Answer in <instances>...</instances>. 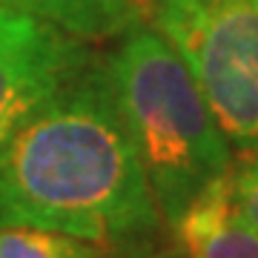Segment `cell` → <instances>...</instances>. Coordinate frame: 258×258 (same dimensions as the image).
Returning <instances> with one entry per match:
<instances>
[{
  "label": "cell",
  "mask_w": 258,
  "mask_h": 258,
  "mask_svg": "<svg viewBox=\"0 0 258 258\" xmlns=\"http://www.w3.org/2000/svg\"><path fill=\"white\" fill-rule=\"evenodd\" d=\"M0 227L98 244L158 230L155 198L103 60H89L0 147Z\"/></svg>",
  "instance_id": "cell-1"
},
{
  "label": "cell",
  "mask_w": 258,
  "mask_h": 258,
  "mask_svg": "<svg viewBox=\"0 0 258 258\" xmlns=\"http://www.w3.org/2000/svg\"><path fill=\"white\" fill-rule=\"evenodd\" d=\"M101 60L155 207L175 227L186 207L230 172V144L184 57L155 26L129 29Z\"/></svg>",
  "instance_id": "cell-2"
},
{
  "label": "cell",
  "mask_w": 258,
  "mask_h": 258,
  "mask_svg": "<svg viewBox=\"0 0 258 258\" xmlns=\"http://www.w3.org/2000/svg\"><path fill=\"white\" fill-rule=\"evenodd\" d=\"M152 20L184 57L227 144L258 155V9L249 0H161Z\"/></svg>",
  "instance_id": "cell-3"
},
{
  "label": "cell",
  "mask_w": 258,
  "mask_h": 258,
  "mask_svg": "<svg viewBox=\"0 0 258 258\" xmlns=\"http://www.w3.org/2000/svg\"><path fill=\"white\" fill-rule=\"evenodd\" d=\"M89 60L83 40L0 6V147Z\"/></svg>",
  "instance_id": "cell-4"
},
{
  "label": "cell",
  "mask_w": 258,
  "mask_h": 258,
  "mask_svg": "<svg viewBox=\"0 0 258 258\" xmlns=\"http://www.w3.org/2000/svg\"><path fill=\"white\" fill-rule=\"evenodd\" d=\"M175 232L189 258H258V232L232 207V172L212 181L186 207Z\"/></svg>",
  "instance_id": "cell-5"
},
{
  "label": "cell",
  "mask_w": 258,
  "mask_h": 258,
  "mask_svg": "<svg viewBox=\"0 0 258 258\" xmlns=\"http://www.w3.org/2000/svg\"><path fill=\"white\" fill-rule=\"evenodd\" d=\"M0 6L49 20L83 43L126 35L149 18L144 0H0Z\"/></svg>",
  "instance_id": "cell-6"
},
{
  "label": "cell",
  "mask_w": 258,
  "mask_h": 258,
  "mask_svg": "<svg viewBox=\"0 0 258 258\" xmlns=\"http://www.w3.org/2000/svg\"><path fill=\"white\" fill-rule=\"evenodd\" d=\"M0 258H103L89 241L35 227H0Z\"/></svg>",
  "instance_id": "cell-7"
},
{
  "label": "cell",
  "mask_w": 258,
  "mask_h": 258,
  "mask_svg": "<svg viewBox=\"0 0 258 258\" xmlns=\"http://www.w3.org/2000/svg\"><path fill=\"white\" fill-rule=\"evenodd\" d=\"M232 207L241 221L258 232V155H249L247 166L232 175Z\"/></svg>",
  "instance_id": "cell-8"
},
{
  "label": "cell",
  "mask_w": 258,
  "mask_h": 258,
  "mask_svg": "<svg viewBox=\"0 0 258 258\" xmlns=\"http://www.w3.org/2000/svg\"><path fill=\"white\" fill-rule=\"evenodd\" d=\"M144 3H147V6H149V15H152V9H155V6H158V3H161V0H144Z\"/></svg>",
  "instance_id": "cell-9"
},
{
  "label": "cell",
  "mask_w": 258,
  "mask_h": 258,
  "mask_svg": "<svg viewBox=\"0 0 258 258\" xmlns=\"http://www.w3.org/2000/svg\"><path fill=\"white\" fill-rule=\"evenodd\" d=\"M249 3H252V6H255V9H258V0H249Z\"/></svg>",
  "instance_id": "cell-10"
}]
</instances>
